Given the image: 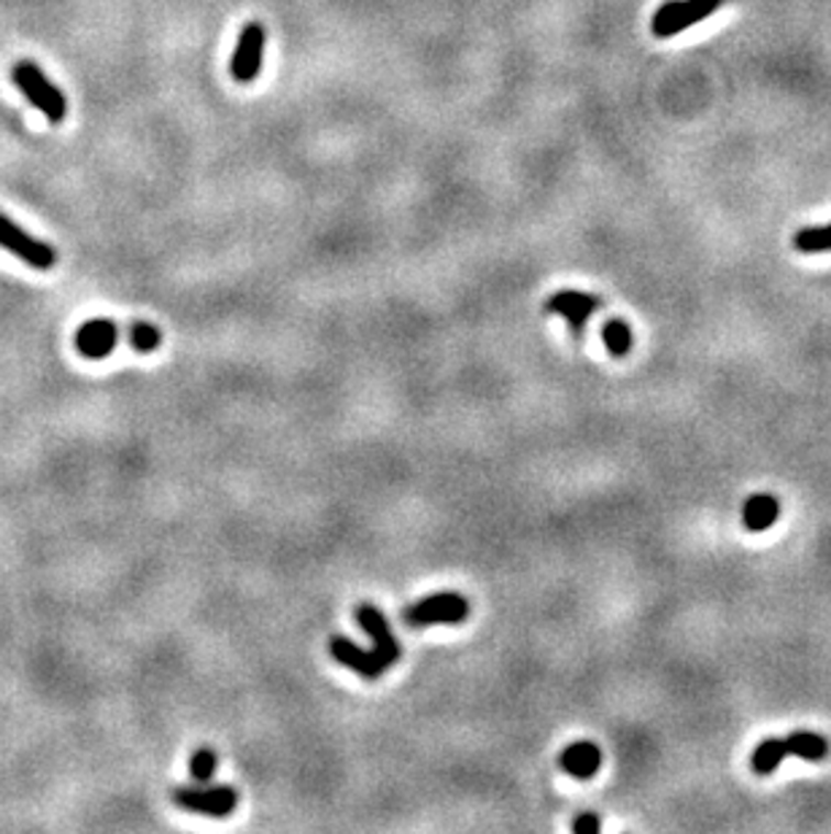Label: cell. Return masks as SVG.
<instances>
[{
	"instance_id": "8",
	"label": "cell",
	"mask_w": 831,
	"mask_h": 834,
	"mask_svg": "<svg viewBox=\"0 0 831 834\" xmlns=\"http://www.w3.org/2000/svg\"><path fill=\"white\" fill-rule=\"evenodd\" d=\"M602 306V300L591 292H578V289H559L548 297L546 311L556 314L570 325V330L576 332V338H581L586 321L594 317L597 308Z\"/></svg>"
},
{
	"instance_id": "5",
	"label": "cell",
	"mask_w": 831,
	"mask_h": 834,
	"mask_svg": "<svg viewBox=\"0 0 831 834\" xmlns=\"http://www.w3.org/2000/svg\"><path fill=\"white\" fill-rule=\"evenodd\" d=\"M0 249L14 254L17 260L28 262L35 271H52L57 265V249L52 243H44L30 235L28 230H22L6 213H0Z\"/></svg>"
},
{
	"instance_id": "18",
	"label": "cell",
	"mask_w": 831,
	"mask_h": 834,
	"mask_svg": "<svg viewBox=\"0 0 831 834\" xmlns=\"http://www.w3.org/2000/svg\"><path fill=\"white\" fill-rule=\"evenodd\" d=\"M572 832L597 834L600 832V819H597L594 813H581L578 819H572Z\"/></svg>"
},
{
	"instance_id": "12",
	"label": "cell",
	"mask_w": 831,
	"mask_h": 834,
	"mask_svg": "<svg viewBox=\"0 0 831 834\" xmlns=\"http://www.w3.org/2000/svg\"><path fill=\"white\" fill-rule=\"evenodd\" d=\"M559 765L567 776H572L578 780H589L600 772L602 750L597 743H591V740H576L561 750Z\"/></svg>"
},
{
	"instance_id": "4",
	"label": "cell",
	"mask_w": 831,
	"mask_h": 834,
	"mask_svg": "<svg viewBox=\"0 0 831 834\" xmlns=\"http://www.w3.org/2000/svg\"><path fill=\"white\" fill-rule=\"evenodd\" d=\"M723 3L726 0H667L654 14L650 30H654L656 39H673V35L684 33L686 28L708 20Z\"/></svg>"
},
{
	"instance_id": "2",
	"label": "cell",
	"mask_w": 831,
	"mask_h": 834,
	"mask_svg": "<svg viewBox=\"0 0 831 834\" xmlns=\"http://www.w3.org/2000/svg\"><path fill=\"white\" fill-rule=\"evenodd\" d=\"M11 79H14L20 92L30 100V106H35L52 124L63 122L65 114H68V100L59 92V87L46 79V74L39 65L30 63V59H22V63H17L14 70H11Z\"/></svg>"
},
{
	"instance_id": "1",
	"label": "cell",
	"mask_w": 831,
	"mask_h": 834,
	"mask_svg": "<svg viewBox=\"0 0 831 834\" xmlns=\"http://www.w3.org/2000/svg\"><path fill=\"white\" fill-rule=\"evenodd\" d=\"M829 740L816 732H791L788 737H769L753 750L751 767L756 776H773L783 759L799 756L805 761H823L829 756Z\"/></svg>"
},
{
	"instance_id": "17",
	"label": "cell",
	"mask_w": 831,
	"mask_h": 834,
	"mask_svg": "<svg viewBox=\"0 0 831 834\" xmlns=\"http://www.w3.org/2000/svg\"><path fill=\"white\" fill-rule=\"evenodd\" d=\"M217 765L219 759L211 748H197L193 759H189V776H193L195 783H208L217 772Z\"/></svg>"
},
{
	"instance_id": "11",
	"label": "cell",
	"mask_w": 831,
	"mask_h": 834,
	"mask_svg": "<svg viewBox=\"0 0 831 834\" xmlns=\"http://www.w3.org/2000/svg\"><path fill=\"white\" fill-rule=\"evenodd\" d=\"M330 654L335 659H338L340 665L351 667L357 676L368 678V681H375V678H381L389 670V667L381 662V657L373 651V648H370V651H364V648L354 646V643H351L349 637H343V635L332 637Z\"/></svg>"
},
{
	"instance_id": "14",
	"label": "cell",
	"mask_w": 831,
	"mask_h": 834,
	"mask_svg": "<svg viewBox=\"0 0 831 834\" xmlns=\"http://www.w3.org/2000/svg\"><path fill=\"white\" fill-rule=\"evenodd\" d=\"M602 343H605V349L613 356H626L632 351V343H635L632 327L624 319L605 321V327H602Z\"/></svg>"
},
{
	"instance_id": "6",
	"label": "cell",
	"mask_w": 831,
	"mask_h": 834,
	"mask_svg": "<svg viewBox=\"0 0 831 834\" xmlns=\"http://www.w3.org/2000/svg\"><path fill=\"white\" fill-rule=\"evenodd\" d=\"M171 797L178 808L197 815H211V819H227L238 808V791L227 783L182 786V789H173Z\"/></svg>"
},
{
	"instance_id": "3",
	"label": "cell",
	"mask_w": 831,
	"mask_h": 834,
	"mask_svg": "<svg viewBox=\"0 0 831 834\" xmlns=\"http://www.w3.org/2000/svg\"><path fill=\"white\" fill-rule=\"evenodd\" d=\"M470 616V603L459 592H438L424 597L422 603L408 605L403 613L405 627L424 629L435 624H462Z\"/></svg>"
},
{
	"instance_id": "10",
	"label": "cell",
	"mask_w": 831,
	"mask_h": 834,
	"mask_svg": "<svg viewBox=\"0 0 831 834\" xmlns=\"http://www.w3.org/2000/svg\"><path fill=\"white\" fill-rule=\"evenodd\" d=\"M76 351L84 360H106L119 343V325L111 319H89L76 330Z\"/></svg>"
},
{
	"instance_id": "13",
	"label": "cell",
	"mask_w": 831,
	"mask_h": 834,
	"mask_svg": "<svg viewBox=\"0 0 831 834\" xmlns=\"http://www.w3.org/2000/svg\"><path fill=\"white\" fill-rule=\"evenodd\" d=\"M777 516H780V503L773 494H756L743 508V524L748 533H764V529L773 527Z\"/></svg>"
},
{
	"instance_id": "7",
	"label": "cell",
	"mask_w": 831,
	"mask_h": 834,
	"mask_svg": "<svg viewBox=\"0 0 831 834\" xmlns=\"http://www.w3.org/2000/svg\"><path fill=\"white\" fill-rule=\"evenodd\" d=\"M267 33L260 22H249L241 28L236 52L230 59V74L238 85H251L262 68V52H265Z\"/></svg>"
},
{
	"instance_id": "15",
	"label": "cell",
	"mask_w": 831,
	"mask_h": 834,
	"mask_svg": "<svg viewBox=\"0 0 831 834\" xmlns=\"http://www.w3.org/2000/svg\"><path fill=\"white\" fill-rule=\"evenodd\" d=\"M794 246L802 254H823L831 252V224L823 228H805L794 235Z\"/></svg>"
},
{
	"instance_id": "16",
	"label": "cell",
	"mask_w": 831,
	"mask_h": 834,
	"mask_svg": "<svg viewBox=\"0 0 831 834\" xmlns=\"http://www.w3.org/2000/svg\"><path fill=\"white\" fill-rule=\"evenodd\" d=\"M128 343L135 351H141V354H152V351H157L163 345V330L149 325V321H135L128 330Z\"/></svg>"
},
{
	"instance_id": "9",
	"label": "cell",
	"mask_w": 831,
	"mask_h": 834,
	"mask_svg": "<svg viewBox=\"0 0 831 834\" xmlns=\"http://www.w3.org/2000/svg\"><path fill=\"white\" fill-rule=\"evenodd\" d=\"M357 622H360V627L370 635V640H373V651L379 654L381 662H384L386 667L400 662V657H403V648H400L397 637H394L392 627H389V622H386V616H384V611H381V607L368 605V603L360 605L357 607Z\"/></svg>"
}]
</instances>
